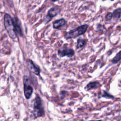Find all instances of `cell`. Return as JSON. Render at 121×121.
<instances>
[{"mask_svg": "<svg viewBox=\"0 0 121 121\" xmlns=\"http://www.w3.org/2000/svg\"><path fill=\"white\" fill-rule=\"evenodd\" d=\"M96 29L98 31H103L104 29H105L104 26L100 24H98L96 26Z\"/></svg>", "mask_w": 121, "mask_h": 121, "instance_id": "obj_15", "label": "cell"}, {"mask_svg": "<svg viewBox=\"0 0 121 121\" xmlns=\"http://www.w3.org/2000/svg\"></svg>", "mask_w": 121, "mask_h": 121, "instance_id": "obj_20", "label": "cell"}, {"mask_svg": "<svg viewBox=\"0 0 121 121\" xmlns=\"http://www.w3.org/2000/svg\"><path fill=\"white\" fill-rule=\"evenodd\" d=\"M44 116V110L40 96L36 95L34 102L32 116L34 119Z\"/></svg>", "mask_w": 121, "mask_h": 121, "instance_id": "obj_2", "label": "cell"}, {"mask_svg": "<svg viewBox=\"0 0 121 121\" xmlns=\"http://www.w3.org/2000/svg\"><path fill=\"white\" fill-rule=\"evenodd\" d=\"M74 54V50L72 48H69L67 47H62L58 50V55L60 57L67 56L69 58H71Z\"/></svg>", "mask_w": 121, "mask_h": 121, "instance_id": "obj_5", "label": "cell"}, {"mask_svg": "<svg viewBox=\"0 0 121 121\" xmlns=\"http://www.w3.org/2000/svg\"><path fill=\"white\" fill-rule=\"evenodd\" d=\"M13 22H14L16 33H17V34L20 36L23 35L22 31L20 27V25H19V23L18 19H17V18H16V17L13 18Z\"/></svg>", "mask_w": 121, "mask_h": 121, "instance_id": "obj_10", "label": "cell"}, {"mask_svg": "<svg viewBox=\"0 0 121 121\" xmlns=\"http://www.w3.org/2000/svg\"><path fill=\"white\" fill-rule=\"evenodd\" d=\"M112 18L116 21L118 20L121 17V8H118L115 9L112 12Z\"/></svg>", "mask_w": 121, "mask_h": 121, "instance_id": "obj_11", "label": "cell"}, {"mask_svg": "<svg viewBox=\"0 0 121 121\" xmlns=\"http://www.w3.org/2000/svg\"><path fill=\"white\" fill-rule=\"evenodd\" d=\"M27 65L30 71L35 75L39 76L40 73V69L39 67L37 66L34 62L30 59L27 60Z\"/></svg>", "mask_w": 121, "mask_h": 121, "instance_id": "obj_7", "label": "cell"}, {"mask_svg": "<svg viewBox=\"0 0 121 121\" xmlns=\"http://www.w3.org/2000/svg\"><path fill=\"white\" fill-rule=\"evenodd\" d=\"M101 86L100 83L97 81H91L89 82L85 87V90L86 91H88L92 89H95Z\"/></svg>", "mask_w": 121, "mask_h": 121, "instance_id": "obj_8", "label": "cell"}, {"mask_svg": "<svg viewBox=\"0 0 121 121\" xmlns=\"http://www.w3.org/2000/svg\"><path fill=\"white\" fill-rule=\"evenodd\" d=\"M105 20L106 21H111L112 18V12H108L105 16Z\"/></svg>", "mask_w": 121, "mask_h": 121, "instance_id": "obj_16", "label": "cell"}, {"mask_svg": "<svg viewBox=\"0 0 121 121\" xmlns=\"http://www.w3.org/2000/svg\"><path fill=\"white\" fill-rule=\"evenodd\" d=\"M102 97L105 98L106 99H114V96L112 95L111 94H110L109 92H107L105 90H103V94L102 95Z\"/></svg>", "mask_w": 121, "mask_h": 121, "instance_id": "obj_14", "label": "cell"}, {"mask_svg": "<svg viewBox=\"0 0 121 121\" xmlns=\"http://www.w3.org/2000/svg\"><path fill=\"white\" fill-rule=\"evenodd\" d=\"M86 41L84 38H79L77 40V44L76 45V48L77 49L83 48L86 44Z\"/></svg>", "mask_w": 121, "mask_h": 121, "instance_id": "obj_12", "label": "cell"}, {"mask_svg": "<svg viewBox=\"0 0 121 121\" xmlns=\"http://www.w3.org/2000/svg\"><path fill=\"white\" fill-rule=\"evenodd\" d=\"M102 0L103 2H104V1H106L107 0ZM111 0V1H113L114 0Z\"/></svg>", "mask_w": 121, "mask_h": 121, "instance_id": "obj_17", "label": "cell"}, {"mask_svg": "<svg viewBox=\"0 0 121 121\" xmlns=\"http://www.w3.org/2000/svg\"><path fill=\"white\" fill-rule=\"evenodd\" d=\"M89 27V25L84 24L81 25L77 28L67 32L64 34V37L67 39H72L78 36L84 35Z\"/></svg>", "mask_w": 121, "mask_h": 121, "instance_id": "obj_3", "label": "cell"}, {"mask_svg": "<svg viewBox=\"0 0 121 121\" xmlns=\"http://www.w3.org/2000/svg\"><path fill=\"white\" fill-rule=\"evenodd\" d=\"M52 0V1L54 2H56V1H58L59 0Z\"/></svg>", "mask_w": 121, "mask_h": 121, "instance_id": "obj_18", "label": "cell"}, {"mask_svg": "<svg viewBox=\"0 0 121 121\" xmlns=\"http://www.w3.org/2000/svg\"><path fill=\"white\" fill-rule=\"evenodd\" d=\"M66 21L64 18H60L53 23V27L55 29H59L65 25Z\"/></svg>", "mask_w": 121, "mask_h": 121, "instance_id": "obj_9", "label": "cell"}, {"mask_svg": "<svg viewBox=\"0 0 121 121\" xmlns=\"http://www.w3.org/2000/svg\"><path fill=\"white\" fill-rule=\"evenodd\" d=\"M4 25L9 37L11 39H15L17 37V33L15 30L13 19L10 15L8 13H6L4 15Z\"/></svg>", "mask_w": 121, "mask_h": 121, "instance_id": "obj_1", "label": "cell"}, {"mask_svg": "<svg viewBox=\"0 0 121 121\" xmlns=\"http://www.w3.org/2000/svg\"><path fill=\"white\" fill-rule=\"evenodd\" d=\"M23 86L24 95L26 99H29L32 96V93L33 92V88L31 85L29 78L26 76H24Z\"/></svg>", "mask_w": 121, "mask_h": 121, "instance_id": "obj_4", "label": "cell"}, {"mask_svg": "<svg viewBox=\"0 0 121 121\" xmlns=\"http://www.w3.org/2000/svg\"><path fill=\"white\" fill-rule=\"evenodd\" d=\"M121 60V50L112 59L111 62L112 64H116Z\"/></svg>", "mask_w": 121, "mask_h": 121, "instance_id": "obj_13", "label": "cell"}, {"mask_svg": "<svg viewBox=\"0 0 121 121\" xmlns=\"http://www.w3.org/2000/svg\"><path fill=\"white\" fill-rule=\"evenodd\" d=\"M103 121L101 120H95V121Z\"/></svg>", "mask_w": 121, "mask_h": 121, "instance_id": "obj_19", "label": "cell"}, {"mask_svg": "<svg viewBox=\"0 0 121 121\" xmlns=\"http://www.w3.org/2000/svg\"><path fill=\"white\" fill-rule=\"evenodd\" d=\"M60 12V9L58 7H52L48 11V13L46 16L44 22L47 23H48L52 18L57 16Z\"/></svg>", "mask_w": 121, "mask_h": 121, "instance_id": "obj_6", "label": "cell"}]
</instances>
